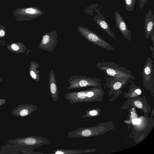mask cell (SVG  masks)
Masks as SVG:
<instances>
[{
	"label": "cell",
	"instance_id": "cell-1",
	"mask_svg": "<svg viewBox=\"0 0 154 154\" xmlns=\"http://www.w3.org/2000/svg\"><path fill=\"white\" fill-rule=\"evenodd\" d=\"M96 66L99 70L104 72L110 76L118 78H127L131 79L134 78L130 70L113 62L109 61L98 62L96 64Z\"/></svg>",
	"mask_w": 154,
	"mask_h": 154
},
{
	"label": "cell",
	"instance_id": "cell-2",
	"mask_svg": "<svg viewBox=\"0 0 154 154\" xmlns=\"http://www.w3.org/2000/svg\"><path fill=\"white\" fill-rule=\"evenodd\" d=\"M101 80L95 78H91L84 75H73L68 80L69 86L66 87L67 90L76 89L88 87L101 86Z\"/></svg>",
	"mask_w": 154,
	"mask_h": 154
},
{
	"label": "cell",
	"instance_id": "cell-3",
	"mask_svg": "<svg viewBox=\"0 0 154 154\" xmlns=\"http://www.w3.org/2000/svg\"><path fill=\"white\" fill-rule=\"evenodd\" d=\"M8 142L12 144H20L35 149L50 143V141L46 138L32 136L10 139Z\"/></svg>",
	"mask_w": 154,
	"mask_h": 154
},
{
	"label": "cell",
	"instance_id": "cell-4",
	"mask_svg": "<svg viewBox=\"0 0 154 154\" xmlns=\"http://www.w3.org/2000/svg\"><path fill=\"white\" fill-rule=\"evenodd\" d=\"M78 29L81 35L91 42L108 51L114 50L113 46L90 29L84 27L79 26L78 27Z\"/></svg>",
	"mask_w": 154,
	"mask_h": 154
},
{
	"label": "cell",
	"instance_id": "cell-5",
	"mask_svg": "<svg viewBox=\"0 0 154 154\" xmlns=\"http://www.w3.org/2000/svg\"><path fill=\"white\" fill-rule=\"evenodd\" d=\"M57 37L55 31L45 33L42 37L39 47L46 51H53L57 45Z\"/></svg>",
	"mask_w": 154,
	"mask_h": 154
},
{
	"label": "cell",
	"instance_id": "cell-6",
	"mask_svg": "<svg viewBox=\"0 0 154 154\" xmlns=\"http://www.w3.org/2000/svg\"><path fill=\"white\" fill-rule=\"evenodd\" d=\"M38 14V11L32 7L21 8L14 9L13 15L18 21H23L33 19Z\"/></svg>",
	"mask_w": 154,
	"mask_h": 154
},
{
	"label": "cell",
	"instance_id": "cell-7",
	"mask_svg": "<svg viewBox=\"0 0 154 154\" xmlns=\"http://www.w3.org/2000/svg\"><path fill=\"white\" fill-rule=\"evenodd\" d=\"M153 63L154 61L148 57L143 68L142 77L143 84L146 87L150 88L153 82Z\"/></svg>",
	"mask_w": 154,
	"mask_h": 154
},
{
	"label": "cell",
	"instance_id": "cell-8",
	"mask_svg": "<svg viewBox=\"0 0 154 154\" xmlns=\"http://www.w3.org/2000/svg\"><path fill=\"white\" fill-rule=\"evenodd\" d=\"M38 107L35 105L29 103L19 104L12 109L11 114L15 116L25 117L36 111Z\"/></svg>",
	"mask_w": 154,
	"mask_h": 154
},
{
	"label": "cell",
	"instance_id": "cell-9",
	"mask_svg": "<svg viewBox=\"0 0 154 154\" xmlns=\"http://www.w3.org/2000/svg\"><path fill=\"white\" fill-rule=\"evenodd\" d=\"M115 20L117 27L122 35L130 42L131 31L128 29L125 22L121 15L117 11L114 12Z\"/></svg>",
	"mask_w": 154,
	"mask_h": 154
},
{
	"label": "cell",
	"instance_id": "cell-10",
	"mask_svg": "<svg viewBox=\"0 0 154 154\" xmlns=\"http://www.w3.org/2000/svg\"><path fill=\"white\" fill-rule=\"evenodd\" d=\"M48 81L50 95L53 101L56 102L58 100L59 91L55 74L52 69L49 72Z\"/></svg>",
	"mask_w": 154,
	"mask_h": 154
},
{
	"label": "cell",
	"instance_id": "cell-11",
	"mask_svg": "<svg viewBox=\"0 0 154 154\" xmlns=\"http://www.w3.org/2000/svg\"><path fill=\"white\" fill-rule=\"evenodd\" d=\"M86 90L69 92L65 94L64 97L71 104L86 102Z\"/></svg>",
	"mask_w": 154,
	"mask_h": 154
},
{
	"label": "cell",
	"instance_id": "cell-12",
	"mask_svg": "<svg viewBox=\"0 0 154 154\" xmlns=\"http://www.w3.org/2000/svg\"><path fill=\"white\" fill-rule=\"evenodd\" d=\"M97 13V15L94 16V20L108 35L114 39L116 40V35L111 30L109 26L106 21L105 18L99 11H98Z\"/></svg>",
	"mask_w": 154,
	"mask_h": 154
},
{
	"label": "cell",
	"instance_id": "cell-13",
	"mask_svg": "<svg viewBox=\"0 0 154 154\" xmlns=\"http://www.w3.org/2000/svg\"><path fill=\"white\" fill-rule=\"evenodd\" d=\"M154 15L150 10L145 15L144 32L146 38L148 40L152 30L154 29Z\"/></svg>",
	"mask_w": 154,
	"mask_h": 154
},
{
	"label": "cell",
	"instance_id": "cell-14",
	"mask_svg": "<svg viewBox=\"0 0 154 154\" xmlns=\"http://www.w3.org/2000/svg\"><path fill=\"white\" fill-rule=\"evenodd\" d=\"M39 67V65L37 62L32 61L30 63L29 68L30 76L33 79L37 82H39L40 80L39 75L40 72L37 70Z\"/></svg>",
	"mask_w": 154,
	"mask_h": 154
},
{
	"label": "cell",
	"instance_id": "cell-15",
	"mask_svg": "<svg viewBox=\"0 0 154 154\" xmlns=\"http://www.w3.org/2000/svg\"><path fill=\"white\" fill-rule=\"evenodd\" d=\"M91 151L89 149H56L52 154H82L84 153L90 152Z\"/></svg>",
	"mask_w": 154,
	"mask_h": 154
},
{
	"label": "cell",
	"instance_id": "cell-16",
	"mask_svg": "<svg viewBox=\"0 0 154 154\" xmlns=\"http://www.w3.org/2000/svg\"><path fill=\"white\" fill-rule=\"evenodd\" d=\"M7 48L13 52L23 53L25 52L26 48L25 45L20 42H15L7 46Z\"/></svg>",
	"mask_w": 154,
	"mask_h": 154
},
{
	"label": "cell",
	"instance_id": "cell-17",
	"mask_svg": "<svg viewBox=\"0 0 154 154\" xmlns=\"http://www.w3.org/2000/svg\"><path fill=\"white\" fill-rule=\"evenodd\" d=\"M136 0H124L125 8L128 11H131L134 8Z\"/></svg>",
	"mask_w": 154,
	"mask_h": 154
},
{
	"label": "cell",
	"instance_id": "cell-18",
	"mask_svg": "<svg viewBox=\"0 0 154 154\" xmlns=\"http://www.w3.org/2000/svg\"><path fill=\"white\" fill-rule=\"evenodd\" d=\"M148 0H140L139 6L141 10L144 7L145 3Z\"/></svg>",
	"mask_w": 154,
	"mask_h": 154
},
{
	"label": "cell",
	"instance_id": "cell-19",
	"mask_svg": "<svg viewBox=\"0 0 154 154\" xmlns=\"http://www.w3.org/2000/svg\"><path fill=\"white\" fill-rule=\"evenodd\" d=\"M135 106L139 108H141L142 107V104L140 101L136 100L134 102Z\"/></svg>",
	"mask_w": 154,
	"mask_h": 154
},
{
	"label": "cell",
	"instance_id": "cell-20",
	"mask_svg": "<svg viewBox=\"0 0 154 154\" xmlns=\"http://www.w3.org/2000/svg\"><path fill=\"white\" fill-rule=\"evenodd\" d=\"M5 29H0V37H2L4 36L5 35Z\"/></svg>",
	"mask_w": 154,
	"mask_h": 154
},
{
	"label": "cell",
	"instance_id": "cell-21",
	"mask_svg": "<svg viewBox=\"0 0 154 154\" xmlns=\"http://www.w3.org/2000/svg\"><path fill=\"white\" fill-rule=\"evenodd\" d=\"M150 36H151V39L153 45L154 46V29H153L150 34Z\"/></svg>",
	"mask_w": 154,
	"mask_h": 154
},
{
	"label": "cell",
	"instance_id": "cell-22",
	"mask_svg": "<svg viewBox=\"0 0 154 154\" xmlns=\"http://www.w3.org/2000/svg\"><path fill=\"white\" fill-rule=\"evenodd\" d=\"M141 122L140 119H133L132 121V123L134 124H139Z\"/></svg>",
	"mask_w": 154,
	"mask_h": 154
},
{
	"label": "cell",
	"instance_id": "cell-23",
	"mask_svg": "<svg viewBox=\"0 0 154 154\" xmlns=\"http://www.w3.org/2000/svg\"><path fill=\"white\" fill-rule=\"evenodd\" d=\"M6 102V100L5 99H0V106L5 104Z\"/></svg>",
	"mask_w": 154,
	"mask_h": 154
},
{
	"label": "cell",
	"instance_id": "cell-24",
	"mask_svg": "<svg viewBox=\"0 0 154 154\" xmlns=\"http://www.w3.org/2000/svg\"><path fill=\"white\" fill-rule=\"evenodd\" d=\"M149 48L151 49V50L152 51V57L154 59V47H152L151 46H150Z\"/></svg>",
	"mask_w": 154,
	"mask_h": 154
},
{
	"label": "cell",
	"instance_id": "cell-25",
	"mask_svg": "<svg viewBox=\"0 0 154 154\" xmlns=\"http://www.w3.org/2000/svg\"><path fill=\"white\" fill-rule=\"evenodd\" d=\"M5 27L0 24V29H5Z\"/></svg>",
	"mask_w": 154,
	"mask_h": 154
},
{
	"label": "cell",
	"instance_id": "cell-26",
	"mask_svg": "<svg viewBox=\"0 0 154 154\" xmlns=\"http://www.w3.org/2000/svg\"><path fill=\"white\" fill-rule=\"evenodd\" d=\"M3 80L2 78L0 76V82L2 81Z\"/></svg>",
	"mask_w": 154,
	"mask_h": 154
},
{
	"label": "cell",
	"instance_id": "cell-27",
	"mask_svg": "<svg viewBox=\"0 0 154 154\" xmlns=\"http://www.w3.org/2000/svg\"></svg>",
	"mask_w": 154,
	"mask_h": 154
}]
</instances>
